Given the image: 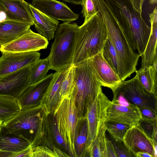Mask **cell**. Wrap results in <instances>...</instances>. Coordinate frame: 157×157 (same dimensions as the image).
I'll list each match as a JSON object with an SVG mask.
<instances>
[{
	"instance_id": "6da1fadb",
	"label": "cell",
	"mask_w": 157,
	"mask_h": 157,
	"mask_svg": "<svg viewBox=\"0 0 157 157\" xmlns=\"http://www.w3.org/2000/svg\"><path fill=\"white\" fill-rule=\"evenodd\" d=\"M132 51L141 56L146 47L151 27L129 0H104Z\"/></svg>"
},
{
	"instance_id": "7a4b0ae2",
	"label": "cell",
	"mask_w": 157,
	"mask_h": 157,
	"mask_svg": "<svg viewBox=\"0 0 157 157\" xmlns=\"http://www.w3.org/2000/svg\"><path fill=\"white\" fill-rule=\"evenodd\" d=\"M108 37L106 25L97 13L78 29L72 65L101 52Z\"/></svg>"
},
{
	"instance_id": "3957f363",
	"label": "cell",
	"mask_w": 157,
	"mask_h": 157,
	"mask_svg": "<svg viewBox=\"0 0 157 157\" xmlns=\"http://www.w3.org/2000/svg\"><path fill=\"white\" fill-rule=\"evenodd\" d=\"M98 14L103 21L109 37L119 57L124 80L136 70L140 56L130 48L122 31L104 0H95Z\"/></svg>"
},
{
	"instance_id": "277c9868",
	"label": "cell",
	"mask_w": 157,
	"mask_h": 157,
	"mask_svg": "<svg viewBox=\"0 0 157 157\" xmlns=\"http://www.w3.org/2000/svg\"><path fill=\"white\" fill-rule=\"evenodd\" d=\"M75 65V87L78 118L85 117L87 108L102 91L101 85L88 59Z\"/></svg>"
},
{
	"instance_id": "5b68a950",
	"label": "cell",
	"mask_w": 157,
	"mask_h": 157,
	"mask_svg": "<svg viewBox=\"0 0 157 157\" xmlns=\"http://www.w3.org/2000/svg\"><path fill=\"white\" fill-rule=\"evenodd\" d=\"M78 26L76 23L70 21L64 22L59 25L47 57L51 69L57 71L72 65Z\"/></svg>"
},
{
	"instance_id": "8992f818",
	"label": "cell",
	"mask_w": 157,
	"mask_h": 157,
	"mask_svg": "<svg viewBox=\"0 0 157 157\" xmlns=\"http://www.w3.org/2000/svg\"><path fill=\"white\" fill-rule=\"evenodd\" d=\"M53 116L59 132L69 148L71 157H75L74 141L78 117L74 94L60 99Z\"/></svg>"
},
{
	"instance_id": "52a82bcc",
	"label": "cell",
	"mask_w": 157,
	"mask_h": 157,
	"mask_svg": "<svg viewBox=\"0 0 157 157\" xmlns=\"http://www.w3.org/2000/svg\"><path fill=\"white\" fill-rule=\"evenodd\" d=\"M44 113L39 104L33 108L20 110L2 124L10 132L32 143Z\"/></svg>"
},
{
	"instance_id": "ba28073f",
	"label": "cell",
	"mask_w": 157,
	"mask_h": 157,
	"mask_svg": "<svg viewBox=\"0 0 157 157\" xmlns=\"http://www.w3.org/2000/svg\"><path fill=\"white\" fill-rule=\"evenodd\" d=\"M113 93L139 109H146L157 114V95L146 90L135 76L122 81Z\"/></svg>"
},
{
	"instance_id": "9c48e42d",
	"label": "cell",
	"mask_w": 157,
	"mask_h": 157,
	"mask_svg": "<svg viewBox=\"0 0 157 157\" xmlns=\"http://www.w3.org/2000/svg\"><path fill=\"white\" fill-rule=\"evenodd\" d=\"M111 102L102 91L87 108L84 117L87 120L88 126L86 151L95 140L100 128L106 121L107 110Z\"/></svg>"
},
{
	"instance_id": "30bf717a",
	"label": "cell",
	"mask_w": 157,
	"mask_h": 157,
	"mask_svg": "<svg viewBox=\"0 0 157 157\" xmlns=\"http://www.w3.org/2000/svg\"><path fill=\"white\" fill-rule=\"evenodd\" d=\"M48 40L30 28L11 42L0 46V51L3 52H37L47 48Z\"/></svg>"
},
{
	"instance_id": "8fae6325",
	"label": "cell",
	"mask_w": 157,
	"mask_h": 157,
	"mask_svg": "<svg viewBox=\"0 0 157 157\" xmlns=\"http://www.w3.org/2000/svg\"><path fill=\"white\" fill-rule=\"evenodd\" d=\"M33 65L0 78V95L18 99L30 86V76Z\"/></svg>"
},
{
	"instance_id": "7c38bea8",
	"label": "cell",
	"mask_w": 157,
	"mask_h": 157,
	"mask_svg": "<svg viewBox=\"0 0 157 157\" xmlns=\"http://www.w3.org/2000/svg\"><path fill=\"white\" fill-rule=\"evenodd\" d=\"M2 53L0 57V78L33 64L40 59V56L37 52Z\"/></svg>"
},
{
	"instance_id": "4fadbf2b",
	"label": "cell",
	"mask_w": 157,
	"mask_h": 157,
	"mask_svg": "<svg viewBox=\"0 0 157 157\" xmlns=\"http://www.w3.org/2000/svg\"><path fill=\"white\" fill-rule=\"evenodd\" d=\"M141 118L139 108L128 102H119L113 100L107 110L106 121L132 126L138 125Z\"/></svg>"
},
{
	"instance_id": "5bb4252c",
	"label": "cell",
	"mask_w": 157,
	"mask_h": 157,
	"mask_svg": "<svg viewBox=\"0 0 157 157\" xmlns=\"http://www.w3.org/2000/svg\"><path fill=\"white\" fill-rule=\"evenodd\" d=\"M124 144L134 156L139 151L148 152L156 157L155 149L157 144L139 126H131L127 130L123 140Z\"/></svg>"
},
{
	"instance_id": "9a60e30c",
	"label": "cell",
	"mask_w": 157,
	"mask_h": 157,
	"mask_svg": "<svg viewBox=\"0 0 157 157\" xmlns=\"http://www.w3.org/2000/svg\"><path fill=\"white\" fill-rule=\"evenodd\" d=\"M32 5L53 19L64 22L77 20L79 14L73 12L64 3L56 0H33Z\"/></svg>"
},
{
	"instance_id": "2e32d148",
	"label": "cell",
	"mask_w": 157,
	"mask_h": 157,
	"mask_svg": "<svg viewBox=\"0 0 157 157\" xmlns=\"http://www.w3.org/2000/svg\"><path fill=\"white\" fill-rule=\"evenodd\" d=\"M88 60L101 86L110 88L113 93L122 81L104 59L101 52Z\"/></svg>"
},
{
	"instance_id": "e0dca14e",
	"label": "cell",
	"mask_w": 157,
	"mask_h": 157,
	"mask_svg": "<svg viewBox=\"0 0 157 157\" xmlns=\"http://www.w3.org/2000/svg\"><path fill=\"white\" fill-rule=\"evenodd\" d=\"M29 4L25 0H0V12L4 14L6 19L33 25V19Z\"/></svg>"
},
{
	"instance_id": "ac0fdd59",
	"label": "cell",
	"mask_w": 157,
	"mask_h": 157,
	"mask_svg": "<svg viewBox=\"0 0 157 157\" xmlns=\"http://www.w3.org/2000/svg\"><path fill=\"white\" fill-rule=\"evenodd\" d=\"M68 68L58 71L53 74L50 84L40 99V104L47 115L53 113L60 100L61 85Z\"/></svg>"
},
{
	"instance_id": "d6986e66",
	"label": "cell",
	"mask_w": 157,
	"mask_h": 157,
	"mask_svg": "<svg viewBox=\"0 0 157 157\" xmlns=\"http://www.w3.org/2000/svg\"><path fill=\"white\" fill-rule=\"evenodd\" d=\"M53 77V74L47 75L39 82L30 86L17 99L21 110L34 107L39 104V99H41L50 84Z\"/></svg>"
},
{
	"instance_id": "ffe728a7",
	"label": "cell",
	"mask_w": 157,
	"mask_h": 157,
	"mask_svg": "<svg viewBox=\"0 0 157 157\" xmlns=\"http://www.w3.org/2000/svg\"><path fill=\"white\" fill-rule=\"evenodd\" d=\"M151 31L146 47L142 56L141 67L147 66L157 63V9L155 7L149 14Z\"/></svg>"
},
{
	"instance_id": "44dd1931",
	"label": "cell",
	"mask_w": 157,
	"mask_h": 157,
	"mask_svg": "<svg viewBox=\"0 0 157 157\" xmlns=\"http://www.w3.org/2000/svg\"><path fill=\"white\" fill-rule=\"evenodd\" d=\"M29 6L32 13L35 27L39 34L48 40H52L58 27V20L50 17L34 7Z\"/></svg>"
},
{
	"instance_id": "7402d4cb",
	"label": "cell",
	"mask_w": 157,
	"mask_h": 157,
	"mask_svg": "<svg viewBox=\"0 0 157 157\" xmlns=\"http://www.w3.org/2000/svg\"><path fill=\"white\" fill-rule=\"evenodd\" d=\"M32 25L28 23L6 19L0 21V46L17 38Z\"/></svg>"
},
{
	"instance_id": "603a6c76",
	"label": "cell",
	"mask_w": 157,
	"mask_h": 157,
	"mask_svg": "<svg viewBox=\"0 0 157 157\" xmlns=\"http://www.w3.org/2000/svg\"><path fill=\"white\" fill-rule=\"evenodd\" d=\"M32 144L24 138L10 132L2 124L0 130V150L17 153Z\"/></svg>"
},
{
	"instance_id": "cb8c5ba5",
	"label": "cell",
	"mask_w": 157,
	"mask_h": 157,
	"mask_svg": "<svg viewBox=\"0 0 157 157\" xmlns=\"http://www.w3.org/2000/svg\"><path fill=\"white\" fill-rule=\"evenodd\" d=\"M157 63L142 67L136 70V78L147 91L157 95Z\"/></svg>"
},
{
	"instance_id": "d4e9b609",
	"label": "cell",
	"mask_w": 157,
	"mask_h": 157,
	"mask_svg": "<svg viewBox=\"0 0 157 157\" xmlns=\"http://www.w3.org/2000/svg\"><path fill=\"white\" fill-rule=\"evenodd\" d=\"M88 135V126L86 119L85 117L78 118L74 141L75 157L85 156Z\"/></svg>"
},
{
	"instance_id": "484cf974",
	"label": "cell",
	"mask_w": 157,
	"mask_h": 157,
	"mask_svg": "<svg viewBox=\"0 0 157 157\" xmlns=\"http://www.w3.org/2000/svg\"><path fill=\"white\" fill-rule=\"evenodd\" d=\"M102 56L113 70L124 80L123 71L117 53L111 41L108 37L101 52Z\"/></svg>"
},
{
	"instance_id": "4316f807",
	"label": "cell",
	"mask_w": 157,
	"mask_h": 157,
	"mask_svg": "<svg viewBox=\"0 0 157 157\" xmlns=\"http://www.w3.org/2000/svg\"><path fill=\"white\" fill-rule=\"evenodd\" d=\"M20 110L17 99L0 95V120L3 122L11 119Z\"/></svg>"
},
{
	"instance_id": "83f0119b",
	"label": "cell",
	"mask_w": 157,
	"mask_h": 157,
	"mask_svg": "<svg viewBox=\"0 0 157 157\" xmlns=\"http://www.w3.org/2000/svg\"><path fill=\"white\" fill-rule=\"evenodd\" d=\"M50 69L48 58L39 59L32 67L30 76V86L36 84L43 80Z\"/></svg>"
},
{
	"instance_id": "f1b7e54d",
	"label": "cell",
	"mask_w": 157,
	"mask_h": 157,
	"mask_svg": "<svg viewBox=\"0 0 157 157\" xmlns=\"http://www.w3.org/2000/svg\"><path fill=\"white\" fill-rule=\"evenodd\" d=\"M75 87V65H72L68 68L60 87V99L71 96Z\"/></svg>"
},
{
	"instance_id": "f546056e",
	"label": "cell",
	"mask_w": 157,
	"mask_h": 157,
	"mask_svg": "<svg viewBox=\"0 0 157 157\" xmlns=\"http://www.w3.org/2000/svg\"><path fill=\"white\" fill-rule=\"evenodd\" d=\"M106 131L115 140L123 141L125 134L131 126L121 123L106 121Z\"/></svg>"
},
{
	"instance_id": "4dcf8cb0",
	"label": "cell",
	"mask_w": 157,
	"mask_h": 157,
	"mask_svg": "<svg viewBox=\"0 0 157 157\" xmlns=\"http://www.w3.org/2000/svg\"><path fill=\"white\" fill-rule=\"evenodd\" d=\"M50 132L53 141L62 148L68 153L70 156L71 157L69 148L64 141L62 136L59 132L57 128V124L54 117L48 120Z\"/></svg>"
},
{
	"instance_id": "1f68e13d",
	"label": "cell",
	"mask_w": 157,
	"mask_h": 157,
	"mask_svg": "<svg viewBox=\"0 0 157 157\" xmlns=\"http://www.w3.org/2000/svg\"><path fill=\"white\" fill-rule=\"evenodd\" d=\"M157 120H147L141 118L139 125L144 132L157 144Z\"/></svg>"
},
{
	"instance_id": "d6a6232c",
	"label": "cell",
	"mask_w": 157,
	"mask_h": 157,
	"mask_svg": "<svg viewBox=\"0 0 157 157\" xmlns=\"http://www.w3.org/2000/svg\"><path fill=\"white\" fill-rule=\"evenodd\" d=\"M81 13L84 18V22L88 21L98 13L95 0H82Z\"/></svg>"
},
{
	"instance_id": "836d02e7",
	"label": "cell",
	"mask_w": 157,
	"mask_h": 157,
	"mask_svg": "<svg viewBox=\"0 0 157 157\" xmlns=\"http://www.w3.org/2000/svg\"><path fill=\"white\" fill-rule=\"evenodd\" d=\"M112 142L117 157H132L134 156L124 144L123 141H117L110 135L108 137Z\"/></svg>"
},
{
	"instance_id": "e575fe53",
	"label": "cell",
	"mask_w": 157,
	"mask_h": 157,
	"mask_svg": "<svg viewBox=\"0 0 157 157\" xmlns=\"http://www.w3.org/2000/svg\"><path fill=\"white\" fill-rule=\"evenodd\" d=\"M103 157L101 144L98 135L94 141L91 144L86 151V156Z\"/></svg>"
},
{
	"instance_id": "d590c367",
	"label": "cell",
	"mask_w": 157,
	"mask_h": 157,
	"mask_svg": "<svg viewBox=\"0 0 157 157\" xmlns=\"http://www.w3.org/2000/svg\"><path fill=\"white\" fill-rule=\"evenodd\" d=\"M57 157L53 151L45 146H37L33 148L32 157Z\"/></svg>"
},
{
	"instance_id": "8d00e7d4",
	"label": "cell",
	"mask_w": 157,
	"mask_h": 157,
	"mask_svg": "<svg viewBox=\"0 0 157 157\" xmlns=\"http://www.w3.org/2000/svg\"><path fill=\"white\" fill-rule=\"evenodd\" d=\"M139 109L141 113L142 118L147 120H157V114L146 109Z\"/></svg>"
},
{
	"instance_id": "74e56055",
	"label": "cell",
	"mask_w": 157,
	"mask_h": 157,
	"mask_svg": "<svg viewBox=\"0 0 157 157\" xmlns=\"http://www.w3.org/2000/svg\"><path fill=\"white\" fill-rule=\"evenodd\" d=\"M33 146L31 144L23 151L14 154L13 157H32Z\"/></svg>"
},
{
	"instance_id": "f35d334b",
	"label": "cell",
	"mask_w": 157,
	"mask_h": 157,
	"mask_svg": "<svg viewBox=\"0 0 157 157\" xmlns=\"http://www.w3.org/2000/svg\"><path fill=\"white\" fill-rule=\"evenodd\" d=\"M135 9L141 13L142 7L145 0H129Z\"/></svg>"
},
{
	"instance_id": "ab89813d",
	"label": "cell",
	"mask_w": 157,
	"mask_h": 157,
	"mask_svg": "<svg viewBox=\"0 0 157 157\" xmlns=\"http://www.w3.org/2000/svg\"><path fill=\"white\" fill-rule=\"evenodd\" d=\"M134 156L136 157H153L149 153L144 151H139L136 153L134 155Z\"/></svg>"
},
{
	"instance_id": "60d3db41",
	"label": "cell",
	"mask_w": 157,
	"mask_h": 157,
	"mask_svg": "<svg viewBox=\"0 0 157 157\" xmlns=\"http://www.w3.org/2000/svg\"><path fill=\"white\" fill-rule=\"evenodd\" d=\"M63 1L71 4L81 5L82 0H62Z\"/></svg>"
},
{
	"instance_id": "b9f144b4",
	"label": "cell",
	"mask_w": 157,
	"mask_h": 157,
	"mask_svg": "<svg viewBox=\"0 0 157 157\" xmlns=\"http://www.w3.org/2000/svg\"><path fill=\"white\" fill-rule=\"evenodd\" d=\"M149 3L153 5L154 4H156L157 0H149Z\"/></svg>"
},
{
	"instance_id": "7bdbcfd3",
	"label": "cell",
	"mask_w": 157,
	"mask_h": 157,
	"mask_svg": "<svg viewBox=\"0 0 157 157\" xmlns=\"http://www.w3.org/2000/svg\"><path fill=\"white\" fill-rule=\"evenodd\" d=\"M3 123V122L1 120H0V130L1 128V127L2 125V124Z\"/></svg>"
},
{
	"instance_id": "ee69618b",
	"label": "cell",
	"mask_w": 157,
	"mask_h": 157,
	"mask_svg": "<svg viewBox=\"0 0 157 157\" xmlns=\"http://www.w3.org/2000/svg\"><path fill=\"white\" fill-rule=\"evenodd\" d=\"M2 14H4V13H2V12H0V19L2 18V17H1L2 16ZM0 21H1L0 20Z\"/></svg>"
}]
</instances>
